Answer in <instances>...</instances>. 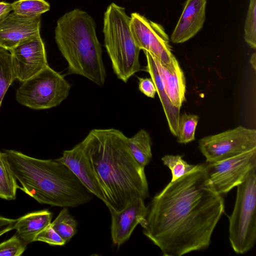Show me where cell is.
Segmentation results:
<instances>
[{"instance_id": "7402d4cb", "label": "cell", "mask_w": 256, "mask_h": 256, "mask_svg": "<svg viewBox=\"0 0 256 256\" xmlns=\"http://www.w3.org/2000/svg\"><path fill=\"white\" fill-rule=\"evenodd\" d=\"M15 79L10 52L0 47V106L6 91Z\"/></svg>"}, {"instance_id": "8fae6325", "label": "cell", "mask_w": 256, "mask_h": 256, "mask_svg": "<svg viewBox=\"0 0 256 256\" xmlns=\"http://www.w3.org/2000/svg\"><path fill=\"white\" fill-rule=\"evenodd\" d=\"M10 52L14 78L22 82L48 66L44 44L40 34L21 43Z\"/></svg>"}, {"instance_id": "cb8c5ba5", "label": "cell", "mask_w": 256, "mask_h": 256, "mask_svg": "<svg viewBox=\"0 0 256 256\" xmlns=\"http://www.w3.org/2000/svg\"><path fill=\"white\" fill-rule=\"evenodd\" d=\"M198 120V116L196 114L184 113L180 115L177 136L178 142L186 144L194 140Z\"/></svg>"}, {"instance_id": "ac0fdd59", "label": "cell", "mask_w": 256, "mask_h": 256, "mask_svg": "<svg viewBox=\"0 0 256 256\" xmlns=\"http://www.w3.org/2000/svg\"><path fill=\"white\" fill-rule=\"evenodd\" d=\"M52 213L42 210L28 214L16 220L14 226L17 235L27 244L34 242L36 236L51 224Z\"/></svg>"}, {"instance_id": "4fadbf2b", "label": "cell", "mask_w": 256, "mask_h": 256, "mask_svg": "<svg viewBox=\"0 0 256 256\" xmlns=\"http://www.w3.org/2000/svg\"><path fill=\"white\" fill-rule=\"evenodd\" d=\"M148 208L144 199L138 198L119 212H110L112 243L118 246L127 241L138 224L145 218Z\"/></svg>"}, {"instance_id": "2e32d148", "label": "cell", "mask_w": 256, "mask_h": 256, "mask_svg": "<svg viewBox=\"0 0 256 256\" xmlns=\"http://www.w3.org/2000/svg\"><path fill=\"white\" fill-rule=\"evenodd\" d=\"M154 59L170 101L174 106L180 108L185 100L186 86V78L178 61L174 56L170 64H165L155 57Z\"/></svg>"}, {"instance_id": "f1b7e54d", "label": "cell", "mask_w": 256, "mask_h": 256, "mask_svg": "<svg viewBox=\"0 0 256 256\" xmlns=\"http://www.w3.org/2000/svg\"><path fill=\"white\" fill-rule=\"evenodd\" d=\"M138 89L145 96L154 98L156 93L154 84L151 78L138 77Z\"/></svg>"}, {"instance_id": "83f0119b", "label": "cell", "mask_w": 256, "mask_h": 256, "mask_svg": "<svg viewBox=\"0 0 256 256\" xmlns=\"http://www.w3.org/2000/svg\"><path fill=\"white\" fill-rule=\"evenodd\" d=\"M36 241L43 242L50 245L60 246H64L66 243L54 230L50 224L36 236L34 242Z\"/></svg>"}, {"instance_id": "7c38bea8", "label": "cell", "mask_w": 256, "mask_h": 256, "mask_svg": "<svg viewBox=\"0 0 256 256\" xmlns=\"http://www.w3.org/2000/svg\"><path fill=\"white\" fill-rule=\"evenodd\" d=\"M40 16H26L12 11L0 20V47L8 51L40 34Z\"/></svg>"}, {"instance_id": "e0dca14e", "label": "cell", "mask_w": 256, "mask_h": 256, "mask_svg": "<svg viewBox=\"0 0 256 256\" xmlns=\"http://www.w3.org/2000/svg\"><path fill=\"white\" fill-rule=\"evenodd\" d=\"M146 58V71L152 80L162 103L171 133L175 136L178 134V122L180 108L174 106L170 101L164 88L161 76L155 62L154 57L149 52L144 50Z\"/></svg>"}, {"instance_id": "ba28073f", "label": "cell", "mask_w": 256, "mask_h": 256, "mask_svg": "<svg viewBox=\"0 0 256 256\" xmlns=\"http://www.w3.org/2000/svg\"><path fill=\"white\" fill-rule=\"evenodd\" d=\"M198 148L207 163L234 157L256 149V130L238 126L202 138Z\"/></svg>"}, {"instance_id": "484cf974", "label": "cell", "mask_w": 256, "mask_h": 256, "mask_svg": "<svg viewBox=\"0 0 256 256\" xmlns=\"http://www.w3.org/2000/svg\"><path fill=\"white\" fill-rule=\"evenodd\" d=\"M244 38L252 48H256V0H250L245 22Z\"/></svg>"}, {"instance_id": "5bb4252c", "label": "cell", "mask_w": 256, "mask_h": 256, "mask_svg": "<svg viewBox=\"0 0 256 256\" xmlns=\"http://www.w3.org/2000/svg\"><path fill=\"white\" fill-rule=\"evenodd\" d=\"M56 160L66 166L92 194L104 202V197L81 142L64 150Z\"/></svg>"}, {"instance_id": "9a60e30c", "label": "cell", "mask_w": 256, "mask_h": 256, "mask_svg": "<svg viewBox=\"0 0 256 256\" xmlns=\"http://www.w3.org/2000/svg\"><path fill=\"white\" fill-rule=\"evenodd\" d=\"M206 0H186L171 36L173 43L184 42L202 28L206 19Z\"/></svg>"}, {"instance_id": "52a82bcc", "label": "cell", "mask_w": 256, "mask_h": 256, "mask_svg": "<svg viewBox=\"0 0 256 256\" xmlns=\"http://www.w3.org/2000/svg\"><path fill=\"white\" fill-rule=\"evenodd\" d=\"M70 84L48 66L22 82L16 92L20 104L34 110L59 106L68 96Z\"/></svg>"}, {"instance_id": "1f68e13d", "label": "cell", "mask_w": 256, "mask_h": 256, "mask_svg": "<svg viewBox=\"0 0 256 256\" xmlns=\"http://www.w3.org/2000/svg\"><path fill=\"white\" fill-rule=\"evenodd\" d=\"M250 64L252 65V68L256 70V53H254L250 56Z\"/></svg>"}, {"instance_id": "30bf717a", "label": "cell", "mask_w": 256, "mask_h": 256, "mask_svg": "<svg viewBox=\"0 0 256 256\" xmlns=\"http://www.w3.org/2000/svg\"><path fill=\"white\" fill-rule=\"evenodd\" d=\"M130 17V30L140 50L149 52L164 64H170L174 56L164 28L138 12Z\"/></svg>"}, {"instance_id": "3957f363", "label": "cell", "mask_w": 256, "mask_h": 256, "mask_svg": "<svg viewBox=\"0 0 256 256\" xmlns=\"http://www.w3.org/2000/svg\"><path fill=\"white\" fill-rule=\"evenodd\" d=\"M5 152L22 184L20 188L39 203L70 208L91 200L92 194L64 164L56 160L34 158L14 150Z\"/></svg>"}, {"instance_id": "277c9868", "label": "cell", "mask_w": 256, "mask_h": 256, "mask_svg": "<svg viewBox=\"0 0 256 256\" xmlns=\"http://www.w3.org/2000/svg\"><path fill=\"white\" fill-rule=\"evenodd\" d=\"M54 38L68 62V74L82 76L100 86L104 84L102 51L91 16L79 8L66 12L57 20Z\"/></svg>"}, {"instance_id": "4316f807", "label": "cell", "mask_w": 256, "mask_h": 256, "mask_svg": "<svg viewBox=\"0 0 256 256\" xmlns=\"http://www.w3.org/2000/svg\"><path fill=\"white\" fill-rule=\"evenodd\" d=\"M27 244L17 234L0 244V256H20L24 252Z\"/></svg>"}, {"instance_id": "d4e9b609", "label": "cell", "mask_w": 256, "mask_h": 256, "mask_svg": "<svg viewBox=\"0 0 256 256\" xmlns=\"http://www.w3.org/2000/svg\"><path fill=\"white\" fill-rule=\"evenodd\" d=\"M162 160L164 165L170 170L172 179L170 182H174L192 170L196 164H190L187 163L180 155L167 154L162 158Z\"/></svg>"}, {"instance_id": "603a6c76", "label": "cell", "mask_w": 256, "mask_h": 256, "mask_svg": "<svg viewBox=\"0 0 256 256\" xmlns=\"http://www.w3.org/2000/svg\"><path fill=\"white\" fill-rule=\"evenodd\" d=\"M11 4L14 12L26 16H40L50 9L45 0H18Z\"/></svg>"}, {"instance_id": "9c48e42d", "label": "cell", "mask_w": 256, "mask_h": 256, "mask_svg": "<svg viewBox=\"0 0 256 256\" xmlns=\"http://www.w3.org/2000/svg\"><path fill=\"white\" fill-rule=\"evenodd\" d=\"M209 180L222 195L242 182L256 167V149L220 162L205 164Z\"/></svg>"}, {"instance_id": "5b68a950", "label": "cell", "mask_w": 256, "mask_h": 256, "mask_svg": "<svg viewBox=\"0 0 256 256\" xmlns=\"http://www.w3.org/2000/svg\"><path fill=\"white\" fill-rule=\"evenodd\" d=\"M130 20L125 8L115 3L110 4L104 14V46L114 74L124 82L140 68V49L130 31Z\"/></svg>"}, {"instance_id": "8992f818", "label": "cell", "mask_w": 256, "mask_h": 256, "mask_svg": "<svg viewBox=\"0 0 256 256\" xmlns=\"http://www.w3.org/2000/svg\"><path fill=\"white\" fill-rule=\"evenodd\" d=\"M229 220V240L234 252L244 254L256 241V167L237 186L234 210Z\"/></svg>"}, {"instance_id": "ffe728a7", "label": "cell", "mask_w": 256, "mask_h": 256, "mask_svg": "<svg viewBox=\"0 0 256 256\" xmlns=\"http://www.w3.org/2000/svg\"><path fill=\"white\" fill-rule=\"evenodd\" d=\"M6 153L0 152V198L6 200L16 198L18 185Z\"/></svg>"}, {"instance_id": "7a4b0ae2", "label": "cell", "mask_w": 256, "mask_h": 256, "mask_svg": "<svg viewBox=\"0 0 256 256\" xmlns=\"http://www.w3.org/2000/svg\"><path fill=\"white\" fill-rule=\"evenodd\" d=\"M128 140L118 130L94 129L80 142L110 212L149 196L144 168L131 154Z\"/></svg>"}, {"instance_id": "d6986e66", "label": "cell", "mask_w": 256, "mask_h": 256, "mask_svg": "<svg viewBox=\"0 0 256 256\" xmlns=\"http://www.w3.org/2000/svg\"><path fill=\"white\" fill-rule=\"evenodd\" d=\"M152 139L147 131L142 129L130 138H128L129 150L136 160L145 168L152 158Z\"/></svg>"}, {"instance_id": "44dd1931", "label": "cell", "mask_w": 256, "mask_h": 256, "mask_svg": "<svg viewBox=\"0 0 256 256\" xmlns=\"http://www.w3.org/2000/svg\"><path fill=\"white\" fill-rule=\"evenodd\" d=\"M50 224L66 242L77 232V222L70 214L68 208H63Z\"/></svg>"}, {"instance_id": "6da1fadb", "label": "cell", "mask_w": 256, "mask_h": 256, "mask_svg": "<svg viewBox=\"0 0 256 256\" xmlns=\"http://www.w3.org/2000/svg\"><path fill=\"white\" fill-rule=\"evenodd\" d=\"M148 208L143 234L163 256H182L208 248L225 206L203 164L170 182Z\"/></svg>"}, {"instance_id": "f546056e", "label": "cell", "mask_w": 256, "mask_h": 256, "mask_svg": "<svg viewBox=\"0 0 256 256\" xmlns=\"http://www.w3.org/2000/svg\"><path fill=\"white\" fill-rule=\"evenodd\" d=\"M16 220L0 216V236L14 229Z\"/></svg>"}, {"instance_id": "4dcf8cb0", "label": "cell", "mask_w": 256, "mask_h": 256, "mask_svg": "<svg viewBox=\"0 0 256 256\" xmlns=\"http://www.w3.org/2000/svg\"><path fill=\"white\" fill-rule=\"evenodd\" d=\"M12 11V4L5 2H0V20Z\"/></svg>"}]
</instances>
